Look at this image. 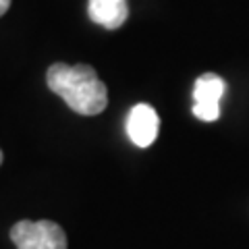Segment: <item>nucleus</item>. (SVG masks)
I'll use <instances>...</instances> for the list:
<instances>
[{"label": "nucleus", "instance_id": "f257e3e1", "mask_svg": "<svg viewBox=\"0 0 249 249\" xmlns=\"http://www.w3.org/2000/svg\"><path fill=\"white\" fill-rule=\"evenodd\" d=\"M48 88L81 116H96L108 106V89L89 65L56 62L46 73Z\"/></svg>", "mask_w": 249, "mask_h": 249}, {"label": "nucleus", "instance_id": "f03ea898", "mask_svg": "<svg viewBox=\"0 0 249 249\" xmlns=\"http://www.w3.org/2000/svg\"><path fill=\"white\" fill-rule=\"evenodd\" d=\"M17 249H67V235L52 220H21L11 229Z\"/></svg>", "mask_w": 249, "mask_h": 249}, {"label": "nucleus", "instance_id": "7ed1b4c3", "mask_svg": "<svg viewBox=\"0 0 249 249\" xmlns=\"http://www.w3.org/2000/svg\"><path fill=\"white\" fill-rule=\"evenodd\" d=\"M224 89L227 85L220 79L218 75L214 73H206L197 77L196 81V88H193V114L197 116L199 121H206V123H212L220 116V98L224 96Z\"/></svg>", "mask_w": 249, "mask_h": 249}, {"label": "nucleus", "instance_id": "20e7f679", "mask_svg": "<svg viewBox=\"0 0 249 249\" xmlns=\"http://www.w3.org/2000/svg\"><path fill=\"white\" fill-rule=\"evenodd\" d=\"M158 114L150 104H137L133 106V110L129 112L127 119V133L129 139L137 147H147L156 142L158 137Z\"/></svg>", "mask_w": 249, "mask_h": 249}, {"label": "nucleus", "instance_id": "39448f33", "mask_svg": "<svg viewBox=\"0 0 249 249\" xmlns=\"http://www.w3.org/2000/svg\"><path fill=\"white\" fill-rule=\"evenodd\" d=\"M89 19L106 29H119L129 17L127 0H89Z\"/></svg>", "mask_w": 249, "mask_h": 249}, {"label": "nucleus", "instance_id": "423d86ee", "mask_svg": "<svg viewBox=\"0 0 249 249\" xmlns=\"http://www.w3.org/2000/svg\"><path fill=\"white\" fill-rule=\"evenodd\" d=\"M11 2H13V0H0V17H2V15L11 9Z\"/></svg>", "mask_w": 249, "mask_h": 249}, {"label": "nucleus", "instance_id": "0eeeda50", "mask_svg": "<svg viewBox=\"0 0 249 249\" xmlns=\"http://www.w3.org/2000/svg\"><path fill=\"white\" fill-rule=\"evenodd\" d=\"M0 164H2V152H0Z\"/></svg>", "mask_w": 249, "mask_h": 249}]
</instances>
